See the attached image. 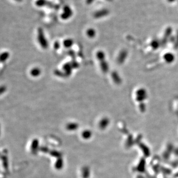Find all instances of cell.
Segmentation results:
<instances>
[{
  "instance_id": "1",
  "label": "cell",
  "mask_w": 178,
  "mask_h": 178,
  "mask_svg": "<svg viewBox=\"0 0 178 178\" xmlns=\"http://www.w3.org/2000/svg\"><path fill=\"white\" fill-rule=\"evenodd\" d=\"M37 40L40 47L44 50L49 47V43L45 36L44 31L41 27H39L37 31Z\"/></svg>"
},
{
  "instance_id": "2",
  "label": "cell",
  "mask_w": 178,
  "mask_h": 178,
  "mask_svg": "<svg viewBox=\"0 0 178 178\" xmlns=\"http://www.w3.org/2000/svg\"><path fill=\"white\" fill-rule=\"evenodd\" d=\"M73 15V11L71 8L68 6H65L63 9L62 12L60 15V17L62 19L66 20L70 18Z\"/></svg>"
},
{
  "instance_id": "3",
  "label": "cell",
  "mask_w": 178,
  "mask_h": 178,
  "mask_svg": "<svg viewBox=\"0 0 178 178\" xmlns=\"http://www.w3.org/2000/svg\"><path fill=\"white\" fill-rule=\"evenodd\" d=\"M109 11L106 9H102L95 11L93 13V17L95 18H100L107 15Z\"/></svg>"
},
{
  "instance_id": "4",
  "label": "cell",
  "mask_w": 178,
  "mask_h": 178,
  "mask_svg": "<svg viewBox=\"0 0 178 178\" xmlns=\"http://www.w3.org/2000/svg\"><path fill=\"white\" fill-rule=\"evenodd\" d=\"M73 67L71 63L68 62L64 64L63 66V71L65 73L66 76H69L72 74V70Z\"/></svg>"
},
{
  "instance_id": "5",
  "label": "cell",
  "mask_w": 178,
  "mask_h": 178,
  "mask_svg": "<svg viewBox=\"0 0 178 178\" xmlns=\"http://www.w3.org/2000/svg\"><path fill=\"white\" fill-rule=\"evenodd\" d=\"M42 73L41 69L38 67H34L31 69L30 71V74L31 76L33 77H38Z\"/></svg>"
},
{
  "instance_id": "6",
  "label": "cell",
  "mask_w": 178,
  "mask_h": 178,
  "mask_svg": "<svg viewBox=\"0 0 178 178\" xmlns=\"http://www.w3.org/2000/svg\"><path fill=\"white\" fill-rule=\"evenodd\" d=\"M74 44V41L72 39L67 38L63 41V45L66 48H71Z\"/></svg>"
},
{
  "instance_id": "7",
  "label": "cell",
  "mask_w": 178,
  "mask_h": 178,
  "mask_svg": "<svg viewBox=\"0 0 178 178\" xmlns=\"http://www.w3.org/2000/svg\"><path fill=\"white\" fill-rule=\"evenodd\" d=\"M86 33L87 36L90 38H93L95 36L96 32L93 28H89L87 30Z\"/></svg>"
},
{
  "instance_id": "8",
  "label": "cell",
  "mask_w": 178,
  "mask_h": 178,
  "mask_svg": "<svg viewBox=\"0 0 178 178\" xmlns=\"http://www.w3.org/2000/svg\"><path fill=\"white\" fill-rule=\"evenodd\" d=\"M9 57V53L8 51H4L1 53V62H4L6 61Z\"/></svg>"
},
{
  "instance_id": "9",
  "label": "cell",
  "mask_w": 178,
  "mask_h": 178,
  "mask_svg": "<svg viewBox=\"0 0 178 178\" xmlns=\"http://www.w3.org/2000/svg\"><path fill=\"white\" fill-rule=\"evenodd\" d=\"M54 73L57 76L60 77H67L65 73L63 71H59V70H56L54 71Z\"/></svg>"
},
{
  "instance_id": "10",
  "label": "cell",
  "mask_w": 178,
  "mask_h": 178,
  "mask_svg": "<svg viewBox=\"0 0 178 178\" xmlns=\"http://www.w3.org/2000/svg\"><path fill=\"white\" fill-rule=\"evenodd\" d=\"M35 4L38 7H42V6H43L45 5V0H37Z\"/></svg>"
},
{
  "instance_id": "11",
  "label": "cell",
  "mask_w": 178,
  "mask_h": 178,
  "mask_svg": "<svg viewBox=\"0 0 178 178\" xmlns=\"http://www.w3.org/2000/svg\"><path fill=\"white\" fill-rule=\"evenodd\" d=\"M60 44L59 41H56L54 42V45H53V47H54V49L55 50L59 49L60 48Z\"/></svg>"
},
{
  "instance_id": "12",
  "label": "cell",
  "mask_w": 178,
  "mask_h": 178,
  "mask_svg": "<svg viewBox=\"0 0 178 178\" xmlns=\"http://www.w3.org/2000/svg\"><path fill=\"white\" fill-rule=\"evenodd\" d=\"M6 87H5V86H2L1 87V89H0V91H1V93L2 94L4 93L6 91Z\"/></svg>"
},
{
  "instance_id": "13",
  "label": "cell",
  "mask_w": 178,
  "mask_h": 178,
  "mask_svg": "<svg viewBox=\"0 0 178 178\" xmlns=\"http://www.w3.org/2000/svg\"><path fill=\"white\" fill-rule=\"evenodd\" d=\"M94 0H86V3L87 5H91L92 3H93Z\"/></svg>"
},
{
  "instance_id": "14",
  "label": "cell",
  "mask_w": 178,
  "mask_h": 178,
  "mask_svg": "<svg viewBox=\"0 0 178 178\" xmlns=\"http://www.w3.org/2000/svg\"><path fill=\"white\" fill-rule=\"evenodd\" d=\"M15 1H16L17 2H21L22 1V0H15Z\"/></svg>"
},
{
  "instance_id": "15",
  "label": "cell",
  "mask_w": 178,
  "mask_h": 178,
  "mask_svg": "<svg viewBox=\"0 0 178 178\" xmlns=\"http://www.w3.org/2000/svg\"><path fill=\"white\" fill-rule=\"evenodd\" d=\"M169 2H174V1H176V0H168Z\"/></svg>"
}]
</instances>
